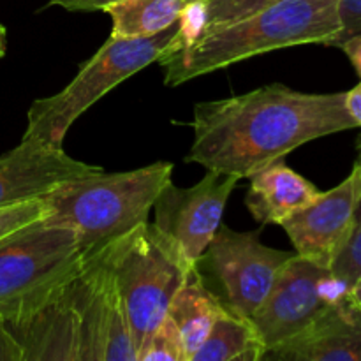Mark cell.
<instances>
[{"label":"cell","instance_id":"6da1fadb","mask_svg":"<svg viewBox=\"0 0 361 361\" xmlns=\"http://www.w3.org/2000/svg\"><path fill=\"white\" fill-rule=\"evenodd\" d=\"M187 162L249 178L302 145L355 129L345 92L307 94L271 83L242 95L197 102Z\"/></svg>","mask_w":361,"mask_h":361},{"label":"cell","instance_id":"7a4b0ae2","mask_svg":"<svg viewBox=\"0 0 361 361\" xmlns=\"http://www.w3.org/2000/svg\"><path fill=\"white\" fill-rule=\"evenodd\" d=\"M342 30L341 0H279L236 21L173 39L157 62L176 87L256 55L300 44H334Z\"/></svg>","mask_w":361,"mask_h":361},{"label":"cell","instance_id":"3957f363","mask_svg":"<svg viewBox=\"0 0 361 361\" xmlns=\"http://www.w3.org/2000/svg\"><path fill=\"white\" fill-rule=\"evenodd\" d=\"M171 162L122 173H92L71 180L44 197L48 217L73 229L90 254L148 221L155 200L171 182Z\"/></svg>","mask_w":361,"mask_h":361},{"label":"cell","instance_id":"277c9868","mask_svg":"<svg viewBox=\"0 0 361 361\" xmlns=\"http://www.w3.org/2000/svg\"><path fill=\"white\" fill-rule=\"evenodd\" d=\"M111 270L126 305L136 353L168 314L173 296L196 263L147 221L94 250Z\"/></svg>","mask_w":361,"mask_h":361},{"label":"cell","instance_id":"5b68a950","mask_svg":"<svg viewBox=\"0 0 361 361\" xmlns=\"http://www.w3.org/2000/svg\"><path fill=\"white\" fill-rule=\"evenodd\" d=\"M85 259L76 233L49 217L0 240V321L28 319L80 274Z\"/></svg>","mask_w":361,"mask_h":361},{"label":"cell","instance_id":"8992f818","mask_svg":"<svg viewBox=\"0 0 361 361\" xmlns=\"http://www.w3.org/2000/svg\"><path fill=\"white\" fill-rule=\"evenodd\" d=\"M180 27L182 18L171 27L148 37L126 39L109 35L63 90L32 102L23 137H35L62 147L71 126L108 92L152 62H157L178 34Z\"/></svg>","mask_w":361,"mask_h":361},{"label":"cell","instance_id":"52a82bcc","mask_svg":"<svg viewBox=\"0 0 361 361\" xmlns=\"http://www.w3.org/2000/svg\"><path fill=\"white\" fill-rule=\"evenodd\" d=\"M293 254L261 243L259 231L240 233L221 224L196 267L212 279L217 288L212 291L226 310L252 319Z\"/></svg>","mask_w":361,"mask_h":361},{"label":"cell","instance_id":"ba28073f","mask_svg":"<svg viewBox=\"0 0 361 361\" xmlns=\"http://www.w3.org/2000/svg\"><path fill=\"white\" fill-rule=\"evenodd\" d=\"M71 295L80 317L81 361H137L122 295L97 252L87 254Z\"/></svg>","mask_w":361,"mask_h":361},{"label":"cell","instance_id":"9c48e42d","mask_svg":"<svg viewBox=\"0 0 361 361\" xmlns=\"http://www.w3.org/2000/svg\"><path fill=\"white\" fill-rule=\"evenodd\" d=\"M238 180L212 169L192 187H176L171 180L154 203V224L196 263L222 224L226 204Z\"/></svg>","mask_w":361,"mask_h":361},{"label":"cell","instance_id":"30bf717a","mask_svg":"<svg viewBox=\"0 0 361 361\" xmlns=\"http://www.w3.org/2000/svg\"><path fill=\"white\" fill-rule=\"evenodd\" d=\"M330 274L328 268L296 252L289 257L250 319L267 351L298 335L334 305L324 296V282Z\"/></svg>","mask_w":361,"mask_h":361},{"label":"cell","instance_id":"8fae6325","mask_svg":"<svg viewBox=\"0 0 361 361\" xmlns=\"http://www.w3.org/2000/svg\"><path fill=\"white\" fill-rule=\"evenodd\" d=\"M361 150V148H360ZM361 204V152L348 178L282 222L295 252L330 270L355 229Z\"/></svg>","mask_w":361,"mask_h":361},{"label":"cell","instance_id":"7c38bea8","mask_svg":"<svg viewBox=\"0 0 361 361\" xmlns=\"http://www.w3.org/2000/svg\"><path fill=\"white\" fill-rule=\"evenodd\" d=\"M101 169L76 161L62 147L21 137L18 147L0 155V208L44 200L63 183Z\"/></svg>","mask_w":361,"mask_h":361},{"label":"cell","instance_id":"4fadbf2b","mask_svg":"<svg viewBox=\"0 0 361 361\" xmlns=\"http://www.w3.org/2000/svg\"><path fill=\"white\" fill-rule=\"evenodd\" d=\"M261 361H361V310L348 298L334 303Z\"/></svg>","mask_w":361,"mask_h":361},{"label":"cell","instance_id":"5bb4252c","mask_svg":"<svg viewBox=\"0 0 361 361\" xmlns=\"http://www.w3.org/2000/svg\"><path fill=\"white\" fill-rule=\"evenodd\" d=\"M23 361H81V326L71 282L21 323H6Z\"/></svg>","mask_w":361,"mask_h":361},{"label":"cell","instance_id":"9a60e30c","mask_svg":"<svg viewBox=\"0 0 361 361\" xmlns=\"http://www.w3.org/2000/svg\"><path fill=\"white\" fill-rule=\"evenodd\" d=\"M245 204L261 224L281 226L286 219L309 207L321 194L312 182L284 164V159L257 169L249 176Z\"/></svg>","mask_w":361,"mask_h":361},{"label":"cell","instance_id":"2e32d148","mask_svg":"<svg viewBox=\"0 0 361 361\" xmlns=\"http://www.w3.org/2000/svg\"><path fill=\"white\" fill-rule=\"evenodd\" d=\"M224 305L204 282L203 275L194 264L185 281L173 296L168 316L182 335L187 361L192 360L204 338L210 334L217 317L224 312Z\"/></svg>","mask_w":361,"mask_h":361},{"label":"cell","instance_id":"e0dca14e","mask_svg":"<svg viewBox=\"0 0 361 361\" xmlns=\"http://www.w3.org/2000/svg\"><path fill=\"white\" fill-rule=\"evenodd\" d=\"M264 353L252 321L224 310L190 361H261Z\"/></svg>","mask_w":361,"mask_h":361},{"label":"cell","instance_id":"ac0fdd59","mask_svg":"<svg viewBox=\"0 0 361 361\" xmlns=\"http://www.w3.org/2000/svg\"><path fill=\"white\" fill-rule=\"evenodd\" d=\"M187 0H115L104 7L113 21L111 37H148L182 18Z\"/></svg>","mask_w":361,"mask_h":361},{"label":"cell","instance_id":"d6986e66","mask_svg":"<svg viewBox=\"0 0 361 361\" xmlns=\"http://www.w3.org/2000/svg\"><path fill=\"white\" fill-rule=\"evenodd\" d=\"M275 2L279 0H192L187 2L176 39H189L204 28L236 21Z\"/></svg>","mask_w":361,"mask_h":361},{"label":"cell","instance_id":"ffe728a7","mask_svg":"<svg viewBox=\"0 0 361 361\" xmlns=\"http://www.w3.org/2000/svg\"><path fill=\"white\" fill-rule=\"evenodd\" d=\"M137 361H187L182 335L168 314L140 349Z\"/></svg>","mask_w":361,"mask_h":361},{"label":"cell","instance_id":"44dd1931","mask_svg":"<svg viewBox=\"0 0 361 361\" xmlns=\"http://www.w3.org/2000/svg\"><path fill=\"white\" fill-rule=\"evenodd\" d=\"M330 271L334 277L344 282L349 289H351V286L358 281L361 275V204L358 217H356L355 229H353L344 249L341 250L337 259L331 264Z\"/></svg>","mask_w":361,"mask_h":361},{"label":"cell","instance_id":"7402d4cb","mask_svg":"<svg viewBox=\"0 0 361 361\" xmlns=\"http://www.w3.org/2000/svg\"><path fill=\"white\" fill-rule=\"evenodd\" d=\"M49 215V208L44 200L27 201V203L11 204L0 208V240L9 236L11 233L32 224V222L44 219Z\"/></svg>","mask_w":361,"mask_h":361},{"label":"cell","instance_id":"603a6c76","mask_svg":"<svg viewBox=\"0 0 361 361\" xmlns=\"http://www.w3.org/2000/svg\"><path fill=\"white\" fill-rule=\"evenodd\" d=\"M342 30L331 46H341L345 39L361 32V0H341Z\"/></svg>","mask_w":361,"mask_h":361},{"label":"cell","instance_id":"cb8c5ba5","mask_svg":"<svg viewBox=\"0 0 361 361\" xmlns=\"http://www.w3.org/2000/svg\"><path fill=\"white\" fill-rule=\"evenodd\" d=\"M115 0H49V6H60L67 11H81V13H92V11H104Z\"/></svg>","mask_w":361,"mask_h":361},{"label":"cell","instance_id":"d4e9b609","mask_svg":"<svg viewBox=\"0 0 361 361\" xmlns=\"http://www.w3.org/2000/svg\"><path fill=\"white\" fill-rule=\"evenodd\" d=\"M338 48H342V51L348 55V59L351 60V63L355 66L356 73L360 74L361 78V32L355 34L353 37L345 39Z\"/></svg>","mask_w":361,"mask_h":361},{"label":"cell","instance_id":"484cf974","mask_svg":"<svg viewBox=\"0 0 361 361\" xmlns=\"http://www.w3.org/2000/svg\"><path fill=\"white\" fill-rule=\"evenodd\" d=\"M345 106H348L349 115L355 118L358 127H361V81L353 90L345 92Z\"/></svg>","mask_w":361,"mask_h":361},{"label":"cell","instance_id":"4316f807","mask_svg":"<svg viewBox=\"0 0 361 361\" xmlns=\"http://www.w3.org/2000/svg\"><path fill=\"white\" fill-rule=\"evenodd\" d=\"M345 298H348L349 303H353L356 309L361 310V275L358 277V281L351 286V289H349V293Z\"/></svg>","mask_w":361,"mask_h":361},{"label":"cell","instance_id":"83f0119b","mask_svg":"<svg viewBox=\"0 0 361 361\" xmlns=\"http://www.w3.org/2000/svg\"><path fill=\"white\" fill-rule=\"evenodd\" d=\"M7 51V30L4 25H0V59L6 55Z\"/></svg>","mask_w":361,"mask_h":361},{"label":"cell","instance_id":"f1b7e54d","mask_svg":"<svg viewBox=\"0 0 361 361\" xmlns=\"http://www.w3.org/2000/svg\"><path fill=\"white\" fill-rule=\"evenodd\" d=\"M187 2H192V0H187Z\"/></svg>","mask_w":361,"mask_h":361}]
</instances>
